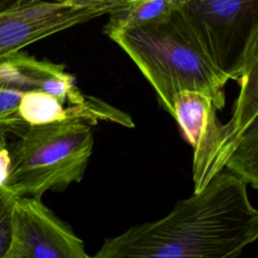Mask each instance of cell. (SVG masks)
I'll return each mask as SVG.
<instances>
[{"label":"cell","mask_w":258,"mask_h":258,"mask_svg":"<svg viewBox=\"0 0 258 258\" xmlns=\"http://www.w3.org/2000/svg\"><path fill=\"white\" fill-rule=\"evenodd\" d=\"M258 0H187L179 9L231 80Z\"/></svg>","instance_id":"cell-6"},{"label":"cell","mask_w":258,"mask_h":258,"mask_svg":"<svg viewBox=\"0 0 258 258\" xmlns=\"http://www.w3.org/2000/svg\"><path fill=\"white\" fill-rule=\"evenodd\" d=\"M232 80L240 86L231 118L225 123L229 156L243 129L258 112V9L248 31Z\"/></svg>","instance_id":"cell-8"},{"label":"cell","mask_w":258,"mask_h":258,"mask_svg":"<svg viewBox=\"0 0 258 258\" xmlns=\"http://www.w3.org/2000/svg\"><path fill=\"white\" fill-rule=\"evenodd\" d=\"M7 146H0V185L5 183L11 166V155Z\"/></svg>","instance_id":"cell-12"},{"label":"cell","mask_w":258,"mask_h":258,"mask_svg":"<svg viewBox=\"0 0 258 258\" xmlns=\"http://www.w3.org/2000/svg\"><path fill=\"white\" fill-rule=\"evenodd\" d=\"M226 168L258 189V112L237 137Z\"/></svg>","instance_id":"cell-10"},{"label":"cell","mask_w":258,"mask_h":258,"mask_svg":"<svg viewBox=\"0 0 258 258\" xmlns=\"http://www.w3.org/2000/svg\"><path fill=\"white\" fill-rule=\"evenodd\" d=\"M217 111L213 100L201 92L181 91L173 100L172 117L194 148V192L201 191L226 168L227 135Z\"/></svg>","instance_id":"cell-5"},{"label":"cell","mask_w":258,"mask_h":258,"mask_svg":"<svg viewBox=\"0 0 258 258\" xmlns=\"http://www.w3.org/2000/svg\"><path fill=\"white\" fill-rule=\"evenodd\" d=\"M21 1L22 0H0V13L19 5Z\"/></svg>","instance_id":"cell-13"},{"label":"cell","mask_w":258,"mask_h":258,"mask_svg":"<svg viewBox=\"0 0 258 258\" xmlns=\"http://www.w3.org/2000/svg\"><path fill=\"white\" fill-rule=\"evenodd\" d=\"M16 196L5 184L0 185V258H5L12 236V212Z\"/></svg>","instance_id":"cell-11"},{"label":"cell","mask_w":258,"mask_h":258,"mask_svg":"<svg viewBox=\"0 0 258 258\" xmlns=\"http://www.w3.org/2000/svg\"><path fill=\"white\" fill-rule=\"evenodd\" d=\"M22 1H25V0H22ZM50 1H52V2H67V1H71V0H50Z\"/></svg>","instance_id":"cell-14"},{"label":"cell","mask_w":258,"mask_h":258,"mask_svg":"<svg viewBox=\"0 0 258 258\" xmlns=\"http://www.w3.org/2000/svg\"><path fill=\"white\" fill-rule=\"evenodd\" d=\"M85 244L40 197H17L11 243L5 258H87Z\"/></svg>","instance_id":"cell-7"},{"label":"cell","mask_w":258,"mask_h":258,"mask_svg":"<svg viewBox=\"0 0 258 258\" xmlns=\"http://www.w3.org/2000/svg\"><path fill=\"white\" fill-rule=\"evenodd\" d=\"M124 0H25L0 13V59L75 25L110 14Z\"/></svg>","instance_id":"cell-4"},{"label":"cell","mask_w":258,"mask_h":258,"mask_svg":"<svg viewBox=\"0 0 258 258\" xmlns=\"http://www.w3.org/2000/svg\"><path fill=\"white\" fill-rule=\"evenodd\" d=\"M135 62L154 89L159 105L171 116L173 100L181 91L208 95L222 110L225 87L231 80L203 40L179 12L160 21L109 36Z\"/></svg>","instance_id":"cell-2"},{"label":"cell","mask_w":258,"mask_h":258,"mask_svg":"<svg viewBox=\"0 0 258 258\" xmlns=\"http://www.w3.org/2000/svg\"><path fill=\"white\" fill-rule=\"evenodd\" d=\"M9 147L5 185L16 197H42L82 180L93 152L90 123L80 118L27 125Z\"/></svg>","instance_id":"cell-3"},{"label":"cell","mask_w":258,"mask_h":258,"mask_svg":"<svg viewBox=\"0 0 258 258\" xmlns=\"http://www.w3.org/2000/svg\"><path fill=\"white\" fill-rule=\"evenodd\" d=\"M187 0H124L119 8L109 14L104 33L110 35L168 18Z\"/></svg>","instance_id":"cell-9"},{"label":"cell","mask_w":258,"mask_h":258,"mask_svg":"<svg viewBox=\"0 0 258 258\" xmlns=\"http://www.w3.org/2000/svg\"><path fill=\"white\" fill-rule=\"evenodd\" d=\"M258 240V209L247 183L222 171L165 217L104 241L96 258L236 257Z\"/></svg>","instance_id":"cell-1"}]
</instances>
